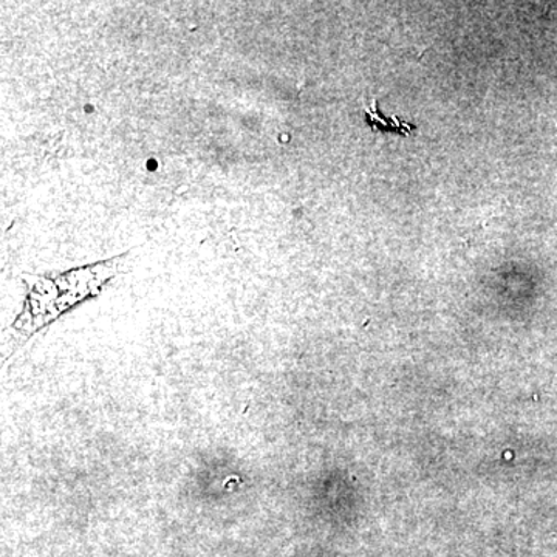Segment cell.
<instances>
[{
  "mask_svg": "<svg viewBox=\"0 0 557 557\" xmlns=\"http://www.w3.org/2000/svg\"><path fill=\"white\" fill-rule=\"evenodd\" d=\"M127 256L129 252L67 271L32 274L24 278L27 288L24 307L11 324L14 348L24 346L32 336L81 304L98 298L102 289L119 276Z\"/></svg>",
  "mask_w": 557,
  "mask_h": 557,
  "instance_id": "obj_1",
  "label": "cell"
}]
</instances>
